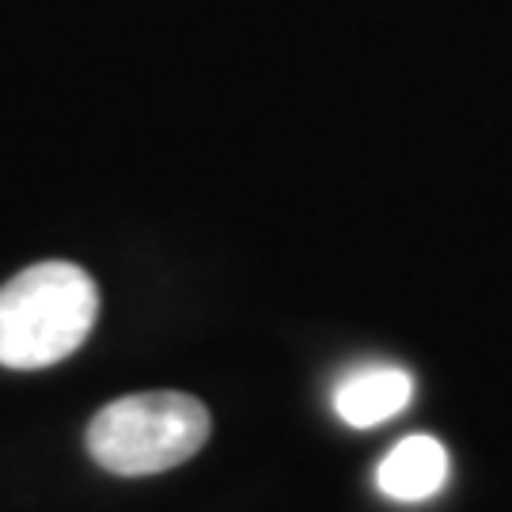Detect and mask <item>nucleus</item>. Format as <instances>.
I'll use <instances>...</instances> for the list:
<instances>
[{"label":"nucleus","instance_id":"4","mask_svg":"<svg viewBox=\"0 0 512 512\" xmlns=\"http://www.w3.org/2000/svg\"><path fill=\"white\" fill-rule=\"evenodd\" d=\"M444 482H448V452L437 437L425 433L399 440L376 467V486L391 501H425L440 494Z\"/></svg>","mask_w":512,"mask_h":512},{"label":"nucleus","instance_id":"1","mask_svg":"<svg viewBox=\"0 0 512 512\" xmlns=\"http://www.w3.org/2000/svg\"><path fill=\"white\" fill-rule=\"evenodd\" d=\"M99 315V289L76 262H35L0 289V365L31 372L84 346Z\"/></svg>","mask_w":512,"mask_h":512},{"label":"nucleus","instance_id":"3","mask_svg":"<svg viewBox=\"0 0 512 512\" xmlns=\"http://www.w3.org/2000/svg\"><path fill=\"white\" fill-rule=\"evenodd\" d=\"M414 399V380L399 365H365L353 368L342 384L334 387V410L353 429H372L387 418L403 414Z\"/></svg>","mask_w":512,"mask_h":512},{"label":"nucleus","instance_id":"2","mask_svg":"<svg viewBox=\"0 0 512 512\" xmlns=\"http://www.w3.org/2000/svg\"><path fill=\"white\" fill-rule=\"evenodd\" d=\"M209 410L183 391H141L103 406L88 425V452L110 475H160L198 456Z\"/></svg>","mask_w":512,"mask_h":512}]
</instances>
